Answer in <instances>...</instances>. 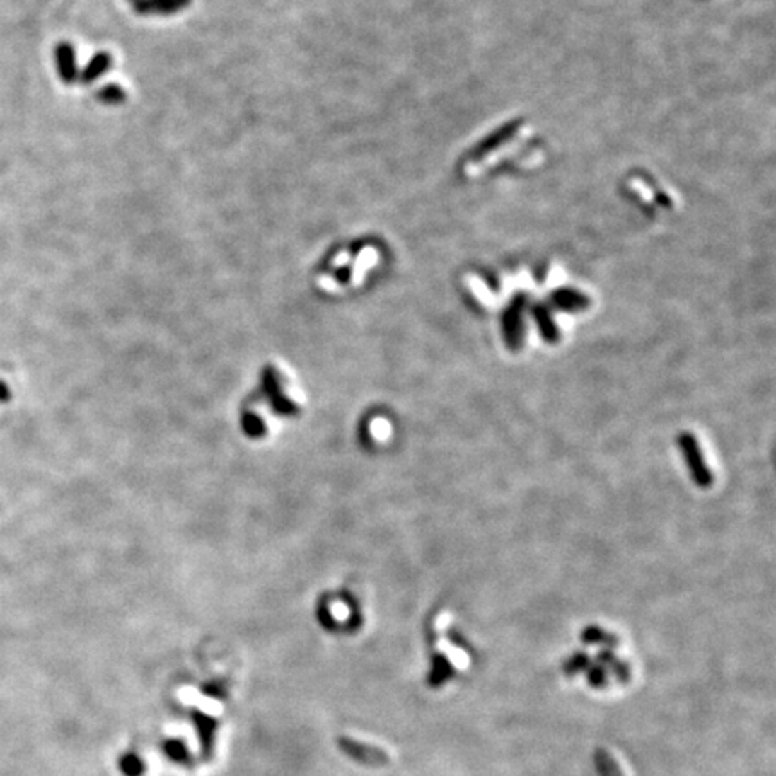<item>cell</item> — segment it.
I'll return each mask as SVG.
<instances>
[{
	"instance_id": "cell-1",
	"label": "cell",
	"mask_w": 776,
	"mask_h": 776,
	"mask_svg": "<svg viewBox=\"0 0 776 776\" xmlns=\"http://www.w3.org/2000/svg\"><path fill=\"white\" fill-rule=\"evenodd\" d=\"M679 449L683 453V458H685V464H687L688 471H690L692 480L699 485V487H710L712 482H714V476H712L710 468L706 465L705 458H702L701 448H699L697 439L688 432H683L678 437Z\"/></svg>"
},
{
	"instance_id": "cell-2",
	"label": "cell",
	"mask_w": 776,
	"mask_h": 776,
	"mask_svg": "<svg viewBox=\"0 0 776 776\" xmlns=\"http://www.w3.org/2000/svg\"><path fill=\"white\" fill-rule=\"evenodd\" d=\"M56 65H58V74L63 83L72 85L79 79L78 65H76V51L69 42H62L54 49Z\"/></svg>"
},
{
	"instance_id": "cell-3",
	"label": "cell",
	"mask_w": 776,
	"mask_h": 776,
	"mask_svg": "<svg viewBox=\"0 0 776 776\" xmlns=\"http://www.w3.org/2000/svg\"><path fill=\"white\" fill-rule=\"evenodd\" d=\"M139 15H173L191 4V0H132Z\"/></svg>"
},
{
	"instance_id": "cell-4",
	"label": "cell",
	"mask_w": 776,
	"mask_h": 776,
	"mask_svg": "<svg viewBox=\"0 0 776 776\" xmlns=\"http://www.w3.org/2000/svg\"><path fill=\"white\" fill-rule=\"evenodd\" d=\"M110 66H112V56L108 52H98L94 58L90 59L85 71L79 72V81L86 83V85L94 83L95 79L108 72Z\"/></svg>"
},
{
	"instance_id": "cell-5",
	"label": "cell",
	"mask_w": 776,
	"mask_h": 776,
	"mask_svg": "<svg viewBox=\"0 0 776 776\" xmlns=\"http://www.w3.org/2000/svg\"><path fill=\"white\" fill-rule=\"evenodd\" d=\"M453 674H455V671H453L449 659L446 658L444 654H437L435 658H433V665H432V672H429L428 683L432 685V687L437 688L441 687L442 683L451 679Z\"/></svg>"
},
{
	"instance_id": "cell-6",
	"label": "cell",
	"mask_w": 776,
	"mask_h": 776,
	"mask_svg": "<svg viewBox=\"0 0 776 776\" xmlns=\"http://www.w3.org/2000/svg\"><path fill=\"white\" fill-rule=\"evenodd\" d=\"M581 640L588 645H604L606 649H611L616 645L615 636L602 631V629L597 627V625H589V627H586L581 635Z\"/></svg>"
},
{
	"instance_id": "cell-7",
	"label": "cell",
	"mask_w": 776,
	"mask_h": 776,
	"mask_svg": "<svg viewBox=\"0 0 776 776\" xmlns=\"http://www.w3.org/2000/svg\"><path fill=\"white\" fill-rule=\"evenodd\" d=\"M595 765H597L598 776H624L611 755L604 749L595 751Z\"/></svg>"
},
{
	"instance_id": "cell-8",
	"label": "cell",
	"mask_w": 776,
	"mask_h": 776,
	"mask_svg": "<svg viewBox=\"0 0 776 776\" xmlns=\"http://www.w3.org/2000/svg\"><path fill=\"white\" fill-rule=\"evenodd\" d=\"M98 99L105 105H122L126 101V92L119 85H110L103 86L98 92Z\"/></svg>"
},
{
	"instance_id": "cell-9",
	"label": "cell",
	"mask_w": 776,
	"mask_h": 776,
	"mask_svg": "<svg viewBox=\"0 0 776 776\" xmlns=\"http://www.w3.org/2000/svg\"><path fill=\"white\" fill-rule=\"evenodd\" d=\"M586 679L593 688H604L609 681V672L604 665L591 664L586 668Z\"/></svg>"
},
{
	"instance_id": "cell-10",
	"label": "cell",
	"mask_w": 776,
	"mask_h": 776,
	"mask_svg": "<svg viewBox=\"0 0 776 776\" xmlns=\"http://www.w3.org/2000/svg\"><path fill=\"white\" fill-rule=\"evenodd\" d=\"M591 665V659H589V656L586 654V652H575L572 658L566 661L564 665H562V671H564L566 676H575L579 674V672H586V668Z\"/></svg>"
},
{
	"instance_id": "cell-11",
	"label": "cell",
	"mask_w": 776,
	"mask_h": 776,
	"mask_svg": "<svg viewBox=\"0 0 776 776\" xmlns=\"http://www.w3.org/2000/svg\"><path fill=\"white\" fill-rule=\"evenodd\" d=\"M538 324H539V329H541L543 338L548 340V342H555V340L559 338L557 328H555V324L552 322L550 315H548L546 311H543V309H538Z\"/></svg>"
},
{
	"instance_id": "cell-12",
	"label": "cell",
	"mask_w": 776,
	"mask_h": 776,
	"mask_svg": "<svg viewBox=\"0 0 776 776\" xmlns=\"http://www.w3.org/2000/svg\"><path fill=\"white\" fill-rule=\"evenodd\" d=\"M609 668H611L613 674H615V678L618 679L620 683H627L629 678H631V672H629L627 664H624L622 659H615V661L609 665Z\"/></svg>"
},
{
	"instance_id": "cell-13",
	"label": "cell",
	"mask_w": 776,
	"mask_h": 776,
	"mask_svg": "<svg viewBox=\"0 0 776 776\" xmlns=\"http://www.w3.org/2000/svg\"><path fill=\"white\" fill-rule=\"evenodd\" d=\"M615 659H616V656L613 654L611 649H606V647H604V649H602V651H598V654H597V661H598V664H601V665H604L606 668H609V665H611L613 661H615Z\"/></svg>"
}]
</instances>
